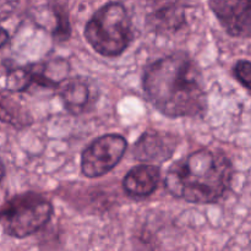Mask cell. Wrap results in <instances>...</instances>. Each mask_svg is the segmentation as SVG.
<instances>
[{
    "instance_id": "ba28073f",
    "label": "cell",
    "mask_w": 251,
    "mask_h": 251,
    "mask_svg": "<svg viewBox=\"0 0 251 251\" xmlns=\"http://www.w3.org/2000/svg\"><path fill=\"white\" fill-rule=\"evenodd\" d=\"M176 147L174 136L157 131L142 134L134 146V156L142 162H164L173 154Z\"/></svg>"
},
{
    "instance_id": "30bf717a",
    "label": "cell",
    "mask_w": 251,
    "mask_h": 251,
    "mask_svg": "<svg viewBox=\"0 0 251 251\" xmlns=\"http://www.w3.org/2000/svg\"><path fill=\"white\" fill-rule=\"evenodd\" d=\"M59 97L69 113L80 115L87 110L92 102V91L88 81L85 77H66L58 86Z\"/></svg>"
},
{
    "instance_id": "9c48e42d",
    "label": "cell",
    "mask_w": 251,
    "mask_h": 251,
    "mask_svg": "<svg viewBox=\"0 0 251 251\" xmlns=\"http://www.w3.org/2000/svg\"><path fill=\"white\" fill-rule=\"evenodd\" d=\"M161 180V169L154 164H140L127 172L123 179L125 194L132 199H145L156 191Z\"/></svg>"
},
{
    "instance_id": "4fadbf2b",
    "label": "cell",
    "mask_w": 251,
    "mask_h": 251,
    "mask_svg": "<svg viewBox=\"0 0 251 251\" xmlns=\"http://www.w3.org/2000/svg\"><path fill=\"white\" fill-rule=\"evenodd\" d=\"M56 17H58V27L55 29L54 37L58 39H66L70 32V25H69L68 16L64 11H55Z\"/></svg>"
},
{
    "instance_id": "277c9868",
    "label": "cell",
    "mask_w": 251,
    "mask_h": 251,
    "mask_svg": "<svg viewBox=\"0 0 251 251\" xmlns=\"http://www.w3.org/2000/svg\"><path fill=\"white\" fill-rule=\"evenodd\" d=\"M53 206L50 201L36 193L17 195L0 211L4 232L17 239H24L38 232L50 221Z\"/></svg>"
},
{
    "instance_id": "9a60e30c",
    "label": "cell",
    "mask_w": 251,
    "mask_h": 251,
    "mask_svg": "<svg viewBox=\"0 0 251 251\" xmlns=\"http://www.w3.org/2000/svg\"><path fill=\"white\" fill-rule=\"evenodd\" d=\"M5 173H6V171H5V164H4V162L0 159V184H1L2 179H4Z\"/></svg>"
},
{
    "instance_id": "52a82bcc",
    "label": "cell",
    "mask_w": 251,
    "mask_h": 251,
    "mask_svg": "<svg viewBox=\"0 0 251 251\" xmlns=\"http://www.w3.org/2000/svg\"><path fill=\"white\" fill-rule=\"evenodd\" d=\"M152 6L149 17L154 31L167 33L176 32L185 25V9L196 0H147Z\"/></svg>"
},
{
    "instance_id": "8fae6325",
    "label": "cell",
    "mask_w": 251,
    "mask_h": 251,
    "mask_svg": "<svg viewBox=\"0 0 251 251\" xmlns=\"http://www.w3.org/2000/svg\"><path fill=\"white\" fill-rule=\"evenodd\" d=\"M0 122L16 129L29 126L33 122L28 110L12 98L0 96Z\"/></svg>"
},
{
    "instance_id": "6da1fadb",
    "label": "cell",
    "mask_w": 251,
    "mask_h": 251,
    "mask_svg": "<svg viewBox=\"0 0 251 251\" xmlns=\"http://www.w3.org/2000/svg\"><path fill=\"white\" fill-rule=\"evenodd\" d=\"M142 88L153 108L169 118H198L207 112V93L198 63L176 51L150 64Z\"/></svg>"
},
{
    "instance_id": "5bb4252c",
    "label": "cell",
    "mask_w": 251,
    "mask_h": 251,
    "mask_svg": "<svg viewBox=\"0 0 251 251\" xmlns=\"http://www.w3.org/2000/svg\"><path fill=\"white\" fill-rule=\"evenodd\" d=\"M9 42V33L5 28L0 27V49Z\"/></svg>"
},
{
    "instance_id": "7a4b0ae2",
    "label": "cell",
    "mask_w": 251,
    "mask_h": 251,
    "mask_svg": "<svg viewBox=\"0 0 251 251\" xmlns=\"http://www.w3.org/2000/svg\"><path fill=\"white\" fill-rule=\"evenodd\" d=\"M234 167L225 152L200 149L168 168L166 189L186 202L208 205L222 200L232 188Z\"/></svg>"
},
{
    "instance_id": "8992f818",
    "label": "cell",
    "mask_w": 251,
    "mask_h": 251,
    "mask_svg": "<svg viewBox=\"0 0 251 251\" xmlns=\"http://www.w3.org/2000/svg\"><path fill=\"white\" fill-rule=\"evenodd\" d=\"M208 4L230 37H251V0H208Z\"/></svg>"
},
{
    "instance_id": "5b68a950",
    "label": "cell",
    "mask_w": 251,
    "mask_h": 251,
    "mask_svg": "<svg viewBox=\"0 0 251 251\" xmlns=\"http://www.w3.org/2000/svg\"><path fill=\"white\" fill-rule=\"evenodd\" d=\"M127 142L119 134H108L91 142L81 154V172L87 178L109 173L124 156Z\"/></svg>"
},
{
    "instance_id": "7c38bea8",
    "label": "cell",
    "mask_w": 251,
    "mask_h": 251,
    "mask_svg": "<svg viewBox=\"0 0 251 251\" xmlns=\"http://www.w3.org/2000/svg\"><path fill=\"white\" fill-rule=\"evenodd\" d=\"M233 74L238 82L251 93V61L244 59L238 60L233 66Z\"/></svg>"
},
{
    "instance_id": "3957f363",
    "label": "cell",
    "mask_w": 251,
    "mask_h": 251,
    "mask_svg": "<svg viewBox=\"0 0 251 251\" xmlns=\"http://www.w3.org/2000/svg\"><path fill=\"white\" fill-rule=\"evenodd\" d=\"M85 38L103 56L124 53L132 41L131 20L124 5L112 1L100 7L86 24Z\"/></svg>"
}]
</instances>
